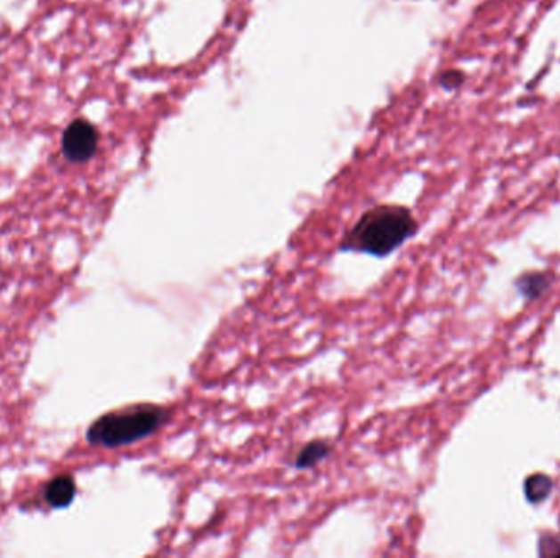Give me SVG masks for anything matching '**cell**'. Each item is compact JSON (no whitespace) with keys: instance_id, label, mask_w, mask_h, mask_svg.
<instances>
[{"instance_id":"obj_1","label":"cell","mask_w":560,"mask_h":558,"mask_svg":"<svg viewBox=\"0 0 560 558\" xmlns=\"http://www.w3.org/2000/svg\"><path fill=\"white\" fill-rule=\"evenodd\" d=\"M418 228L417 218L407 206L377 205L359 216L343 236L339 251L388 257L417 236Z\"/></svg>"},{"instance_id":"obj_2","label":"cell","mask_w":560,"mask_h":558,"mask_svg":"<svg viewBox=\"0 0 560 558\" xmlns=\"http://www.w3.org/2000/svg\"><path fill=\"white\" fill-rule=\"evenodd\" d=\"M171 409L153 403L126 406L95 419L87 431V441L93 446H130L156 434L171 421Z\"/></svg>"},{"instance_id":"obj_3","label":"cell","mask_w":560,"mask_h":558,"mask_svg":"<svg viewBox=\"0 0 560 558\" xmlns=\"http://www.w3.org/2000/svg\"><path fill=\"white\" fill-rule=\"evenodd\" d=\"M99 144V133L85 120L72 122L62 134V154L71 163H87Z\"/></svg>"},{"instance_id":"obj_4","label":"cell","mask_w":560,"mask_h":558,"mask_svg":"<svg viewBox=\"0 0 560 558\" xmlns=\"http://www.w3.org/2000/svg\"><path fill=\"white\" fill-rule=\"evenodd\" d=\"M554 282L552 272H526L515 280V287L528 302H536L540 296L548 294L550 285Z\"/></svg>"},{"instance_id":"obj_5","label":"cell","mask_w":560,"mask_h":558,"mask_svg":"<svg viewBox=\"0 0 560 558\" xmlns=\"http://www.w3.org/2000/svg\"><path fill=\"white\" fill-rule=\"evenodd\" d=\"M76 495V483L69 475L53 478L45 488V499L53 507L68 506Z\"/></svg>"},{"instance_id":"obj_6","label":"cell","mask_w":560,"mask_h":558,"mask_svg":"<svg viewBox=\"0 0 560 558\" xmlns=\"http://www.w3.org/2000/svg\"><path fill=\"white\" fill-rule=\"evenodd\" d=\"M333 450V446L326 441H312L296 452L294 467L296 470H310L326 460Z\"/></svg>"},{"instance_id":"obj_7","label":"cell","mask_w":560,"mask_h":558,"mask_svg":"<svg viewBox=\"0 0 560 558\" xmlns=\"http://www.w3.org/2000/svg\"><path fill=\"white\" fill-rule=\"evenodd\" d=\"M524 497L531 505L544 503L554 491V480L546 473H532L524 480Z\"/></svg>"},{"instance_id":"obj_8","label":"cell","mask_w":560,"mask_h":558,"mask_svg":"<svg viewBox=\"0 0 560 558\" xmlns=\"http://www.w3.org/2000/svg\"><path fill=\"white\" fill-rule=\"evenodd\" d=\"M540 557H560V538L552 534H544L540 540Z\"/></svg>"},{"instance_id":"obj_9","label":"cell","mask_w":560,"mask_h":558,"mask_svg":"<svg viewBox=\"0 0 560 558\" xmlns=\"http://www.w3.org/2000/svg\"><path fill=\"white\" fill-rule=\"evenodd\" d=\"M464 82V74L460 71H448L441 76V84L448 91L458 89L459 85Z\"/></svg>"}]
</instances>
